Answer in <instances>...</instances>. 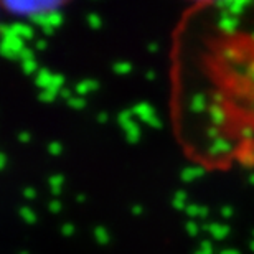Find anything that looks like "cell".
<instances>
[{
  "label": "cell",
  "mask_w": 254,
  "mask_h": 254,
  "mask_svg": "<svg viewBox=\"0 0 254 254\" xmlns=\"http://www.w3.org/2000/svg\"><path fill=\"white\" fill-rule=\"evenodd\" d=\"M63 5V2H3L2 7L15 15H28L32 18L37 17V15H48L58 12Z\"/></svg>",
  "instance_id": "1"
},
{
  "label": "cell",
  "mask_w": 254,
  "mask_h": 254,
  "mask_svg": "<svg viewBox=\"0 0 254 254\" xmlns=\"http://www.w3.org/2000/svg\"><path fill=\"white\" fill-rule=\"evenodd\" d=\"M2 30V35H3V43H2V55L5 58H18V55L25 50V45H23V40L15 37L12 33V28H10V25H2L0 27Z\"/></svg>",
  "instance_id": "2"
},
{
  "label": "cell",
  "mask_w": 254,
  "mask_h": 254,
  "mask_svg": "<svg viewBox=\"0 0 254 254\" xmlns=\"http://www.w3.org/2000/svg\"><path fill=\"white\" fill-rule=\"evenodd\" d=\"M134 111V116H137L139 119H142L144 123H147L150 127H154V129H160L162 127V123L159 119V116L155 114V111L152 109V106L149 103H140L132 108Z\"/></svg>",
  "instance_id": "3"
},
{
  "label": "cell",
  "mask_w": 254,
  "mask_h": 254,
  "mask_svg": "<svg viewBox=\"0 0 254 254\" xmlns=\"http://www.w3.org/2000/svg\"><path fill=\"white\" fill-rule=\"evenodd\" d=\"M121 127H123V130L126 132V139H127L129 144H137V142H139L140 129H139V126L135 124L134 119L127 121V123H124Z\"/></svg>",
  "instance_id": "4"
},
{
  "label": "cell",
  "mask_w": 254,
  "mask_h": 254,
  "mask_svg": "<svg viewBox=\"0 0 254 254\" xmlns=\"http://www.w3.org/2000/svg\"><path fill=\"white\" fill-rule=\"evenodd\" d=\"M12 33L15 37L22 38V40H32L33 38V28L27 23H12L10 25Z\"/></svg>",
  "instance_id": "5"
},
{
  "label": "cell",
  "mask_w": 254,
  "mask_h": 254,
  "mask_svg": "<svg viewBox=\"0 0 254 254\" xmlns=\"http://www.w3.org/2000/svg\"><path fill=\"white\" fill-rule=\"evenodd\" d=\"M98 88H99V83L96 79H84V81H81V83H78L74 86V93L81 98V96H84L88 93L98 91Z\"/></svg>",
  "instance_id": "6"
},
{
  "label": "cell",
  "mask_w": 254,
  "mask_h": 254,
  "mask_svg": "<svg viewBox=\"0 0 254 254\" xmlns=\"http://www.w3.org/2000/svg\"><path fill=\"white\" fill-rule=\"evenodd\" d=\"M203 174H205V170H203L201 167L191 165V167H185V169L182 170L180 179L184 180L185 184H190V182H193V180H196V179H200V177H203Z\"/></svg>",
  "instance_id": "7"
},
{
  "label": "cell",
  "mask_w": 254,
  "mask_h": 254,
  "mask_svg": "<svg viewBox=\"0 0 254 254\" xmlns=\"http://www.w3.org/2000/svg\"><path fill=\"white\" fill-rule=\"evenodd\" d=\"M52 83H53V74L50 73L47 68L40 69L38 74H37V79H35V84H37L38 88H42L45 91V89L52 88Z\"/></svg>",
  "instance_id": "8"
},
{
  "label": "cell",
  "mask_w": 254,
  "mask_h": 254,
  "mask_svg": "<svg viewBox=\"0 0 254 254\" xmlns=\"http://www.w3.org/2000/svg\"><path fill=\"white\" fill-rule=\"evenodd\" d=\"M208 233H211L215 240L221 241V240H225L228 235H230V226L220 225V223H210V225H208Z\"/></svg>",
  "instance_id": "9"
},
{
  "label": "cell",
  "mask_w": 254,
  "mask_h": 254,
  "mask_svg": "<svg viewBox=\"0 0 254 254\" xmlns=\"http://www.w3.org/2000/svg\"><path fill=\"white\" fill-rule=\"evenodd\" d=\"M190 109L193 113H203L206 109V96L198 93L191 98V103H190Z\"/></svg>",
  "instance_id": "10"
},
{
  "label": "cell",
  "mask_w": 254,
  "mask_h": 254,
  "mask_svg": "<svg viewBox=\"0 0 254 254\" xmlns=\"http://www.w3.org/2000/svg\"><path fill=\"white\" fill-rule=\"evenodd\" d=\"M210 116H211V121L215 126H221L225 123V111L221 109V106L213 104L210 108Z\"/></svg>",
  "instance_id": "11"
},
{
  "label": "cell",
  "mask_w": 254,
  "mask_h": 254,
  "mask_svg": "<svg viewBox=\"0 0 254 254\" xmlns=\"http://www.w3.org/2000/svg\"><path fill=\"white\" fill-rule=\"evenodd\" d=\"M231 149L230 142L225 140V139H216L213 142V145L210 147V152L211 154H223V152H228Z\"/></svg>",
  "instance_id": "12"
},
{
  "label": "cell",
  "mask_w": 254,
  "mask_h": 254,
  "mask_svg": "<svg viewBox=\"0 0 254 254\" xmlns=\"http://www.w3.org/2000/svg\"><path fill=\"white\" fill-rule=\"evenodd\" d=\"M93 235H94V240L98 241L99 245H108L109 243V233L104 226H96L93 230Z\"/></svg>",
  "instance_id": "13"
},
{
  "label": "cell",
  "mask_w": 254,
  "mask_h": 254,
  "mask_svg": "<svg viewBox=\"0 0 254 254\" xmlns=\"http://www.w3.org/2000/svg\"><path fill=\"white\" fill-rule=\"evenodd\" d=\"M60 94V91H57V89H45V91H42V93L38 94V99L42 101V103H47V104H50V103H53L55 99H57V96Z\"/></svg>",
  "instance_id": "14"
},
{
  "label": "cell",
  "mask_w": 254,
  "mask_h": 254,
  "mask_svg": "<svg viewBox=\"0 0 254 254\" xmlns=\"http://www.w3.org/2000/svg\"><path fill=\"white\" fill-rule=\"evenodd\" d=\"M20 216L23 218V221L27 223V225H35V223H37V215L33 213L32 208L22 206L20 208Z\"/></svg>",
  "instance_id": "15"
},
{
  "label": "cell",
  "mask_w": 254,
  "mask_h": 254,
  "mask_svg": "<svg viewBox=\"0 0 254 254\" xmlns=\"http://www.w3.org/2000/svg\"><path fill=\"white\" fill-rule=\"evenodd\" d=\"M236 18L235 17H230V15H225V17H221L220 20V27L225 30V32H233V30L236 28Z\"/></svg>",
  "instance_id": "16"
},
{
  "label": "cell",
  "mask_w": 254,
  "mask_h": 254,
  "mask_svg": "<svg viewBox=\"0 0 254 254\" xmlns=\"http://www.w3.org/2000/svg\"><path fill=\"white\" fill-rule=\"evenodd\" d=\"M48 25H50V27H53L55 30L62 27V25H63V15H62V12L48 13Z\"/></svg>",
  "instance_id": "17"
},
{
  "label": "cell",
  "mask_w": 254,
  "mask_h": 254,
  "mask_svg": "<svg viewBox=\"0 0 254 254\" xmlns=\"http://www.w3.org/2000/svg\"><path fill=\"white\" fill-rule=\"evenodd\" d=\"M113 69H114L116 74H127V73H130V71H132V63H129V62H118V63H114Z\"/></svg>",
  "instance_id": "18"
},
{
  "label": "cell",
  "mask_w": 254,
  "mask_h": 254,
  "mask_svg": "<svg viewBox=\"0 0 254 254\" xmlns=\"http://www.w3.org/2000/svg\"><path fill=\"white\" fill-rule=\"evenodd\" d=\"M200 230H201V226H198L193 220H190V221H187V223H185V231L189 233V236H190V238L198 236V231H200Z\"/></svg>",
  "instance_id": "19"
},
{
  "label": "cell",
  "mask_w": 254,
  "mask_h": 254,
  "mask_svg": "<svg viewBox=\"0 0 254 254\" xmlns=\"http://www.w3.org/2000/svg\"><path fill=\"white\" fill-rule=\"evenodd\" d=\"M68 106L71 109H84L86 108V101L79 96H73L69 101H68Z\"/></svg>",
  "instance_id": "20"
},
{
  "label": "cell",
  "mask_w": 254,
  "mask_h": 254,
  "mask_svg": "<svg viewBox=\"0 0 254 254\" xmlns=\"http://www.w3.org/2000/svg\"><path fill=\"white\" fill-rule=\"evenodd\" d=\"M63 182H64V177L63 175H52L48 179V184H50V189H62V185H63Z\"/></svg>",
  "instance_id": "21"
},
{
  "label": "cell",
  "mask_w": 254,
  "mask_h": 254,
  "mask_svg": "<svg viewBox=\"0 0 254 254\" xmlns=\"http://www.w3.org/2000/svg\"><path fill=\"white\" fill-rule=\"evenodd\" d=\"M86 20H88L89 28H93V30H99L101 28V18H99L98 13H89Z\"/></svg>",
  "instance_id": "22"
},
{
  "label": "cell",
  "mask_w": 254,
  "mask_h": 254,
  "mask_svg": "<svg viewBox=\"0 0 254 254\" xmlns=\"http://www.w3.org/2000/svg\"><path fill=\"white\" fill-rule=\"evenodd\" d=\"M243 7H246V2H243V0H238V2H228V8H230V12L233 15L241 13Z\"/></svg>",
  "instance_id": "23"
},
{
  "label": "cell",
  "mask_w": 254,
  "mask_h": 254,
  "mask_svg": "<svg viewBox=\"0 0 254 254\" xmlns=\"http://www.w3.org/2000/svg\"><path fill=\"white\" fill-rule=\"evenodd\" d=\"M37 69H38V63L35 62V60H32V62H25V63H22V71H23L25 74H33Z\"/></svg>",
  "instance_id": "24"
},
{
  "label": "cell",
  "mask_w": 254,
  "mask_h": 254,
  "mask_svg": "<svg viewBox=\"0 0 254 254\" xmlns=\"http://www.w3.org/2000/svg\"><path fill=\"white\" fill-rule=\"evenodd\" d=\"M63 84H64V76H63V74H60V73H55V74H53L52 89L62 91V89H63Z\"/></svg>",
  "instance_id": "25"
},
{
  "label": "cell",
  "mask_w": 254,
  "mask_h": 254,
  "mask_svg": "<svg viewBox=\"0 0 254 254\" xmlns=\"http://www.w3.org/2000/svg\"><path fill=\"white\" fill-rule=\"evenodd\" d=\"M132 116H134V111L132 109H126V111H123V113H119V116H118L119 126H123L124 123H127V121H130Z\"/></svg>",
  "instance_id": "26"
},
{
  "label": "cell",
  "mask_w": 254,
  "mask_h": 254,
  "mask_svg": "<svg viewBox=\"0 0 254 254\" xmlns=\"http://www.w3.org/2000/svg\"><path fill=\"white\" fill-rule=\"evenodd\" d=\"M62 150H63V147H62L60 142H50V144H48V152L53 157H57V155L62 154Z\"/></svg>",
  "instance_id": "27"
},
{
  "label": "cell",
  "mask_w": 254,
  "mask_h": 254,
  "mask_svg": "<svg viewBox=\"0 0 254 254\" xmlns=\"http://www.w3.org/2000/svg\"><path fill=\"white\" fill-rule=\"evenodd\" d=\"M18 60L22 63H25V62H32V60H35V55H33V52L30 48H25L22 53L18 55Z\"/></svg>",
  "instance_id": "28"
},
{
  "label": "cell",
  "mask_w": 254,
  "mask_h": 254,
  "mask_svg": "<svg viewBox=\"0 0 254 254\" xmlns=\"http://www.w3.org/2000/svg\"><path fill=\"white\" fill-rule=\"evenodd\" d=\"M185 213L189 215L190 218H195V216H200V205H195V203H191V205L187 206Z\"/></svg>",
  "instance_id": "29"
},
{
  "label": "cell",
  "mask_w": 254,
  "mask_h": 254,
  "mask_svg": "<svg viewBox=\"0 0 254 254\" xmlns=\"http://www.w3.org/2000/svg\"><path fill=\"white\" fill-rule=\"evenodd\" d=\"M48 210L52 211V213H55V215H57V213L62 211V201L55 198V200H52V201L48 203Z\"/></svg>",
  "instance_id": "30"
},
{
  "label": "cell",
  "mask_w": 254,
  "mask_h": 254,
  "mask_svg": "<svg viewBox=\"0 0 254 254\" xmlns=\"http://www.w3.org/2000/svg\"><path fill=\"white\" fill-rule=\"evenodd\" d=\"M73 233H74V226L71 225V223H64V225L62 226V235H64L66 238L73 236Z\"/></svg>",
  "instance_id": "31"
},
{
  "label": "cell",
  "mask_w": 254,
  "mask_h": 254,
  "mask_svg": "<svg viewBox=\"0 0 254 254\" xmlns=\"http://www.w3.org/2000/svg\"><path fill=\"white\" fill-rule=\"evenodd\" d=\"M172 206H174V208H175V210H177V211H185V210H187V206H189V205H187V203H185V201H179V200H172Z\"/></svg>",
  "instance_id": "32"
},
{
  "label": "cell",
  "mask_w": 254,
  "mask_h": 254,
  "mask_svg": "<svg viewBox=\"0 0 254 254\" xmlns=\"http://www.w3.org/2000/svg\"><path fill=\"white\" fill-rule=\"evenodd\" d=\"M23 196L27 198V200H33V198L37 196V191H35V189H32V187H27V189L23 190Z\"/></svg>",
  "instance_id": "33"
},
{
  "label": "cell",
  "mask_w": 254,
  "mask_h": 254,
  "mask_svg": "<svg viewBox=\"0 0 254 254\" xmlns=\"http://www.w3.org/2000/svg\"><path fill=\"white\" fill-rule=\"evenodd\" d=\"M220 213H221L223 218H231L233 216V208L230 205H225V206H221Z\"/></svg>",
  "instance_id": "34"
},
{
  "label": "cell",
  "mask_w": 254,
  "mask_h": 254,
  "mask_svg": "<svg viewBox=\"0 0 254 254\" xmlns=\"http://www.w3.org/2000/svg\"><path fill=\"white\" fill-rule=\"evenodd\" d=\"M187 191L185 190H177L175 195H174V200H179V201H187Z\"/></svg>",
  "instance_id": "35"
},
{
  "label": "cell",
  "mask_w": 254,
  "mask_h": 254,
  "mask_svg": "<svg viewBox=\"0 0 254 254\" xmlns=\"http://www.w3.org/2000/svg\"><path fill=\"white\" fill-rule=\"evenodd\" d=\"M18 142H22V144H28L30 142V134L27 130H22L18 134Z\"/></svg>",
  "instance_id": "36"
},
{
  "label": "cell",
  "mask_w": 254,
  "mask_h": 254,
  "mask_svg": "<svg viewBox=\"0 0 254 254\" xmlns=\"http://www.w3.org/2000/svg\"><path fill=\"white\" fill-rule=\"evenodd\" d=\"M200 250H205V251H213V245H211V241L203 240V241L200 243Z\"/></svg>",
  "instance_id": "37"
},
{
  "label": "cell",
  "mask_w": 254,
  "mask_h": 254,
  "mask_svg": "<svg viewBox=\"0 0 254 254\" xmlns=\"http://www.w3.org/2000/svg\"><path fill=\"white\" fill-rule=\"evenodd\" d=\"M130 213H132V215H135V216H139V215L144 213V208H142L140 205H134L130 208Z\"/></svg>",
  "instance_id": "38"
},
{
  "label": "cell",
  "mask_w": 254,
  "mask_h": 254,
  "mask_svg": "<svg viewBox=\"0 0 254 254\" xmlns=\"http://www.w3.org/2000/svg\"><path fill=\"white\" fill-rule=\"evenodd\" d=\"M109 121V114L108 113H99L98 114V123L99 124H106Z\"/></svg>",
  "instance_id": "39"
},
{
  "label": "cell",
  "mask_w": 254,
  "mask_h": 254,
  "mask_svg": "<svg viewBox=\"0 0 254 254\" xmlns=\"http://www.w3.org/2000/svg\"><path fill=\"white\" fill-rule=\"evenodd\" d=\"M60 96H62V98H64V99H68V101L73 98V96H71V91L68 88H63L62 91H60Z\"/></svg>",
  "instance_id": "40"
},
{
  "label": "cell",
  "mask_w": 254,
  "mask_h": 254,
  "mask_svg": "<svg viewBox=\"0 0 254 254\" xmlns=\"http://www.w3.org/2000/svg\"><path fill=\"white\" fill-rule=\"evenodd\" d=\"M159 43H149L147 45V50H149V53H157L159 52Z\"/></svg>",
  "instance_id": "41"
},
{
  "label": "cell",
  "mask_w": 254,
  "mask_h": 254,
  "mask_svg": "<svg viewBox=\"0 0 254 254\" xmlns=\"http://www.w3.org/2000/svg\"><path fill=\"white\" fill-rule=\"evenodd\" d=\"M35 47H37V50H45L47 48V40H37Z\"/></svg>",
  "instance_id": "42"
},
{
  "label": "cell",
  "mask_w": 254,
  "mask_h": 254,
  "mask_svg": "<svg viewBox=\"0 0 254 254\" xmlns=\"http://www.w3.org/2000/svg\"><path fill=\"white\" fill-rule=\"evenodd\" d=\"M208 206H205V205H200V218H206L208 216Z\"/></svg>",
  "instance_id": "43"
},
{
  "label": "cell",
  "mask_w": 254,
  "mask_h": 254,
  "mask_svg": "<svg viewBox=\"0 0 254 254\" xmlns=\"http://www.w3.org/2000/svg\"><path fill=\"white\" fill-rule=\"evenodd\" d=\"M213 101H215V104L220 106V103L223 101V94L221 93H215V94H213Z\"/></svg>",
  "instance_id": "44"
},
{
  "label": "cell",
  "mask_w": 254,
  "mask_h": 254,
  "mask_svg": "<svg viewBox=\"0 0 254 254\" xmlns=\"http://www.w3.org/2000/svg\"><path fill=\"white\" fill-rule=\"evenodd\" d=\"M42 32H43V35H47V37H50V35H53V33H55V28H53V27H45V28H42Z\"/></svg>",
  "instance_id": "45"
},
{
  "label": "cell",
  "mask_w": 254,
  "mask_h": 254,
  "mask_svg": "<svg viewBox=\"0 0 254 254\" xmlns=\"http://www.w3.org/2000/svg\"><path fill=\"white\" fill-rule=\"evenodd\" d=\"M5 164H7V155H5V154H2V155H0V169H5Z\"/></svg>",
  "instance_id": "46"
},
{
  "label": "cell",
  "mask_w": 254,
  "mask_h": 254,
  "mask_svg": "<svg viewBox=\"0 0 254 254\" xmlns=\"http://www.w3.org/2000/svg\"><path fill=\"white\" fill-rule=\"evenodd\" d=\"M145 79L154 81L155 79V73H154V71H147V73H145Z\"/></svg>",
  "instance_id": "47"
},
{
  "label": "cell",
  "mask_w": 254,
  "mask_h": 254,
  "mask_svg": "<svg viewBox=\"0 0 254 254\" xmlns=\"http://www.w3.org/2000/svg\"><path fill=\"white\" fill-rule=\"evenodd\" d=\"M76 201L78 203H84V200H86V196L83 195V193H78V195H76V198H74Z\"/></svg>",
  "instance_id": "48"
},
{
  "label": "cell",
  "mask_w": 254,
  "mask_h": 254,
  "mask_svg": "<svg viewBox=\"0 0 254 254\" xmlns=\"http://www.w3.org/2000/svg\"><path fill=\"white\" fill-rule=\"evenodd\" d=\"M195 254H213V251H205V250H200V248H198Z\"/></svg>",
  "instance_id": "49"
},
{
  "label": "cell",
  "mask_w": 254,
  "mask_h": 254,
  "mask_svg": "<svg viewBox=\"0 0 254 254\" xmlns=\"http://www.w3.org/2000/svg\"><path fill=\"white\" fill-rule=\"evenodd\" d=\"M50 190H52V193H53L55 196H58L60 193H62V189H50Z\"/></svg>",
  "instance_id": "50"
},
{
  "label": "cell",
  "mask_w": 254,
  "mask_h": 254,
  "mask_svg": "<svg viewBox=\"0 0 254 254\" xmlns=\"http://www.w3.org/2000/svg\"><path fill=\"white\" fill-rule=\"evenodd\" d=\"M225 253H226V254H241L238 250H225Z\"/></svg>",
  "instance_id": "51"
},
{
  "label": "cell",
  "mask_w": 254,
  "mask_h": 254,
  "mask_svg": "<svg viewBox=\"0 0 254 254\" xmlns=\"http://www.w3.org/2000/svg\"><path fill=\"white\" fill-rule=\"evenodd\" d=\"M243 134H245L246 137H250V135L253 134V132H251L250 129H248V127H245V129H243Z\"/></svg>",
  "instance_id": "52"
},
{
  "label": "cell",
  "mask_w": 254,
  "mask_h": 254,
  "mask_svg": "<svg viewBox=\"0 0 254 254\" xmlns=\"http://www.w3.org/2000/svg\"><path fill=\"white\" fill-rule=\"evenodd\" d=\"M248 182H250L251 185H254V172H251V175L248 177Z\"/></svg>",
  "instance_id": "53"
},
{
  "label": "cell",
  "mask_w": 254,
  "mask_h": 254,
  "mask_svg": "<svg viewBox=\"0 0 254 254\" xmlns=\"http://www.w3.org/2000/svg\"><path fill=\"white\" fill-rule=\"evenodd\" d=\"M250 248H251V251L254 253V240H251V241H250Z\"/></svg>",
  "instance_id": "54"
},
{
  "label": "cell",
  "mask_w": 254,
  "mask_h": 254,
  "mask_svg": "<svg viewBox=\"0 0 254 254\" xmlns=\"http://www.w3.org/2000/svg\"><path fill=\"white\" fill-rule=\"evenodd\" d=\"M18 254H28V253H27V251H20Z\"/></svg>",
  "instance_id": "55"
},
{
  "label": "cell",
  "mask_w": 254,
  "mask_h": 254,
  "mask_svg": "<svg viewBox=\"0 0 254 254\" xmlns=\"http://www.w3.org/2000/svg\"><path fill=\"white\" fill-rule=\"evenodd\" d=\"M251 235H253V240H254V230L251 231Z\"/></svg>",
  "instance_id": "56"
},
{
  "label": "cell",
  "mask_w": 254,
  "mask_h": 254,
  "mask_svg": "<svg viewBox=\"0 0 254 254\" xmlns=\"http://www.w3.org/2000/svg\"><path fill=\"white\" fill-rule=\"evenodd\" d=\"M251 74H253V76H254V68H253V69H251Z\"/></svg>",
  "instance_id": "57"
},
{
  "label": "cell",
  "mask_w": 254,
  "mask_h": 254,
  "mask_svg": "<svg viewBox=\"0 0 254 254\" xmlns=\"http://www.w3.org/2000/svg\"><path fill=\"white\" fill-rule=\"evenodd\" d=\"M220 254H226V253H225V251H221V253H220Z\"/></svg>",
  "instance_id": "58"
},
{
  "label": "cell",
  "mask_w": 254,
  "mask_h": 254,
  "mask_svg": "<svg viewBox=\"0 0 254 254\" xmlns=\"http://www.w3.org/2000/svg\"><path fill=\"white\" fill-rule=\"evenodd\" d=\"M253 37H254V33H253Z\"/></svg>",
  "instance_id": "59"
}]
</instances>
